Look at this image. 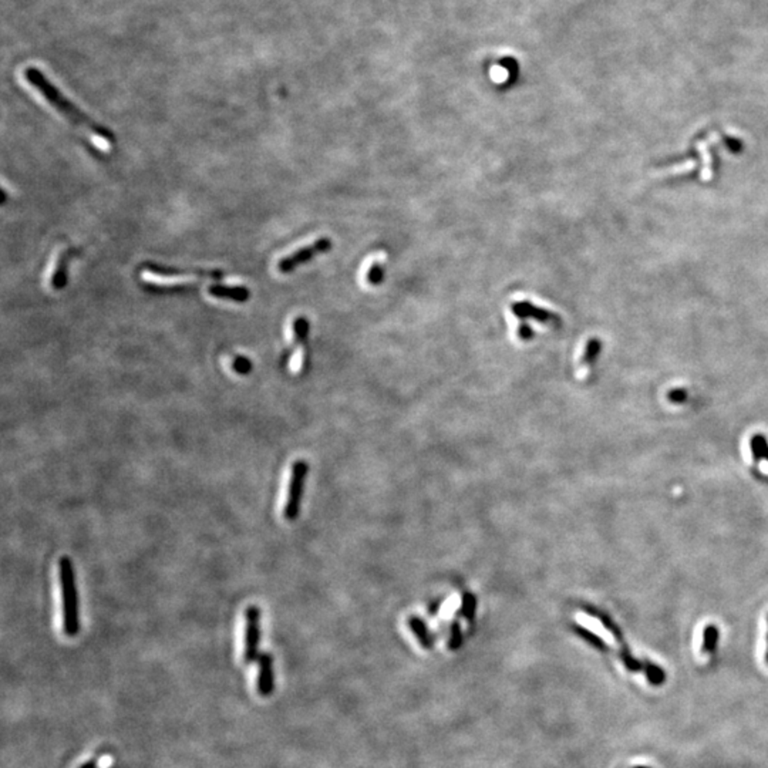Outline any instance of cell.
<instances>
[{
    "label": "cell",
    "instance_id": "obj_1",
    "mask_svg": "<svg viewBox=\"0 0 768 768\" xmlns=\"http://www.w3.org/2000/svg\"><path fill=\"white\" fill-rule=\"evenodd\" d=\"M23 77L51 107H54V110L66 117L76 127L83 129L84 133H87L101 148H110L113 142H115V137L110 133V130L97 124L96 121L87 117L79 107L67 100L66 96L43 74L42 70L28 66L24 69Z\"/></svg>",
    "mask_w": 768,
    "mask_h": 768
},
{
    "label": "cell",
    "instance_id": "obj_2",
    "mask_svg": "<svg viewBox=\"0 0 768 768\" xmlns=\"http://www.w3.org/2000/svg\"><path fill=\"white\" fill-rule=\"evenodd\" d=\"M144 279L148 282L147 288L157 292H171L174 289H191V285L187 282L194 281H206V279H221V270H205V269H171L164 266L147 265L142 270Z\"/></svg>",
    "mask_w": 768,
    "mask_h": 768
},
{
    "label": "cell",
    "instance_id": "obj_3",
    "mask_svg": "<svg viewBox=\"0 0 768 768\" xmlns=\"http://www.w3.org/2000/svg\"><path fill=\"white\" fill-rule=\"evenodd\" d=\"M58 580L61 591V607H63V630L66 636L73 637L80 632L79 598L76 587V573L69 557L58 561Z\"/></svg>",
    "mask_w": 768,
    "mask_h": 768
},
{
    "label": "cell",
    "instance_id": "obj_4",
    "mask_svg": "<svg viewBox=\"0 0 768 768\" xmlns=\"http://www.w3.org/2000/svg\"><path fill=\"white\" fill-rule=\"evenodd\" d=\"M309 473V464L304 459H297L292 466L291 471V480L288 487V496L285 501L284 508V516L288 521H295L299 515L300 503H302V494L304 488V480Z\"/></svg>",
    "mask_w": 768,
    "mask_h": 768
},
{
    "label": "cell",
    "instance_id": "obj_5",
    "mask_svg": "<svg viewBox=\"0 0 768 768\" xmlns=\"http://www.w3.org/2000/svg\"><path fill=\"white\" fill-rule=\"evenodd\" d=\"M259 640H261V610L258 606H248L245 612V646L243 660L245 663H254L259 659Z\"/></svg>",
    "mask_w": 768,
    "mask_h": 768
},
{
    "label": "cell",
    "instance_id": "obj_6",
    "mask_svg": "<svg viewBox=\"0 0 768 768\" xmlns=\"http://www.w3.org/2000/svg\"><path fill=\"white\" fill-rule=\"evenodd\" d=\"M332 250V240L329 238H319L315 242L304 245L303 248H299L297 251L292 252L291 255L282 258L278 262V270L281 273H291L300 265L311 262L315 256L326 254Z\"/></svg>",
    "mask_w": 768,
    "mask_h": 768
},
{
    "label": "cell",
    "instance_id": "obj_7",
    "mask_svg": "<svg viewBox=\"0 0 768 768\" xmlns=\"http://www.w3.org/2000/svg\"><path fill=\"white\" fill-rule=\"evenodd\" d=\"M511 312L514 313V316H516L521 320L534 319L544 326H554V327L561 326V318L557 313L542 309V307H538L528 300H519L512 303Z\"/></svg>",
    "mask_w": 768,
    "mask_h": 768
},
{
    "label": "cell",
    "instance_id": "obj_8",
    "mask_svg": "<svg viewBox=\"0 0 768 768\" xmlns=\"http://www.w3.org/2000/svg\"><path fill=\"white\" fill-rule=\"evenodd\" d=\"M258 660H259V669H258L256 689L262 697H269L275 690L273 657L270 653H262Z\"/></svg>",
    "mask_w": 768,
    "mask_h": 768
},
{
    "label": "cell",
    "instance_id": "obj_9",
    "mask_svg": "<svg viewBox=\"0 0 768 768\" xmlns=\"http://www.w3.org/2000/svg\"><path fill=\"white\" fill-rule=\"evenodd\" d=\"M209 295L217 297V299H224V300H234V302H238V303H243L247 302L251 296L250 291L245 288V286H224V285H212L209 286L208 289Z\"/></svg>",
    "mask_w": 768,
    "mask_h": 768
},
{
    "label": "cell",
    "instance_id": "obj_10",
    "mask_svg": "<svg viewBox=\"0 0 768 768\" xmlns=\"http://www.w3.org/2000/svg\"><path fill=\"white\" fill-rule=\"evenodd\" d=\"M70 254H72V251H66L63 254H60V258L57 259V262L54 265V269H53V273H51V286L54 289L65 288L66 284H67V263H69V259H70Z\"/></svg>",
    "mask_w": 768,
    "mask_h": 768
},
{
    "label": "cell",
    "instance_id": "obj_11",
    "mask_svg": "<svg viewBox=\"0 0 768 768\" xmlns=\"http://www.w3.org/2000/svg\"><path fill=\"white\" fill-rule=\"evenodd\" d=\"M407 623H409V628L411 629L413 635L417 637L421 648L432 649L434 646V639L432 637V635H430L425 623L420 618L411 616V618H409Z\"/></svg>",
    "mask_w": 768,
    "mask_h": 768
},
{
    "label": "cell",
    "instance_id": "obj_12",
    "mask_svg": "<svg viewBox=\"0 0 768 768\" xmlns=\"http://www.w3.org/2000/svg\"><path fill=\"white\" fill-rule=\"evenodd\" d=\"M717 640H719V629L714 625H709L708 628H704L701 653L712 655L717 646Z\"/></svg>",
    "mask_w": 768,
    "mask_h": 768
},
{
    "label": "cell",
    "instance_id": "obj_13",
    "mask_svg": "<svg viewBox=\"0 0 768 768\" xmlns=\"http://www.w3.org/2000/svg\"><path fill=\"white\" fill-rule=\"evenodd\" d=\"M600 349H602V343L599 339H596V337H594V339H591L587 346H585V350H583V354L580 357V363L582 366H591L595 363V360L598 359L599 353H600Z\"/></svg>",
    "mask_w": 768,
    "mask_h": 768
},
{
    "label": "cell",
    "instance_id": "obj_14",
    "mask_svg": "<svg viewBox=\"0 0 768 768\" xmlns=\"http://www.w3.org/2000/svg\"><path fill=\"white\" fill-rule=\"evenodd\" d=\"M475 607H477V598L467 592L464 594L463 596V602H461V607H459V614L463 616L468 623L474 621V616H475Z\"/></svg>",
    "mask_w": 768,
    "mask_h": 768
},
{
    "label": "cell",
    "instance_id": "obj_15",
    "mask_svg": "<svg viewBox=\"0 0 768 768\" xmlns=\"http://www.w3.org/2000/svg\"><path fill=\"white\" fill-rule=\"evenodd\" d=\"M619 646H621L619 655H621V659L623 660L625 667H626L628 670H630V671H642V670L644 669V664L640 663V662H637V660L632 656V653L629 652V649H628V646H626V643H622V644H619Z\"/></svg>",
    "mask_w": 768,
    "mask_h": 768
},
{
    "label": "cell",
    "instance_id": "obj_16",
    "mask_svg": "<svg viewBox=\"0 0 768 768\" xmlns=\"http://www.w3.org/2000/svg\"><path fill=\"white\" fill-rule=\"evenodd\" d=\"M573 630H575L580 637H583L587 642H589L591 644H594V646L598 648L599 651H607V646L602 642V639H600L599 636H596L595 633H592L591 630H588L587 628L576 625V626H573Z\"/></svg>",
    "mask_w": 768,
    "mask_h": 768
},
{
    "label": "cell",
    "instance_id": "obj_17",
    "mask_svg": "<svg viewBox=\"0 0 768 768\" xmlns=\"http://www.w3.org/2000/svg\"><path fill=\"white\" fill-rule=\"evenodd\" d=\"M643 664H644V669H643V670L646 671V678H648V680H649L653 686H659V685H662V683L664 682L666 676H664V671H663L660 667H657V666L653 664V663H648V662H646V663H643Z\"/></svg>",
    "mask_w": 768,
    "mask_h": 768
},
{
    "label": "cell",
    "instance_id": "obj_18",
    "mask_svg": "<svg viewBox=\"0 0 768 768\" xmlns=\"http://www.w3.org/2000/svg\"><path fill=\"white\" fill-rule=\"evenodd\" d=\"M463 632H461V626L458 622H454L451 625V630H450V639H448V649L450 651H458L461 648V644H463Z\"/></svg>",
    "mask_w": 768,
    "mask_h": 768
},
{
    "label": "cell",
    "instance_id": "obj_19",
    "mask_svg": "<svg viewBox=\"0 0 768 768\" xmlns=\"http://www.w3.org/2000/svg\"><path fill=\"white\" fill-rule=\"evenodd\" d=\"M383 278H384V270L382 265L377 262L372 263V266L368 268L366 273V281L375 286V285H380L383 282Z\"/></svg>",
    "mask_w": 768,
    "mask_h": 768
},
{
    "label": "cell",
    "instance_id": "obj_20",
    "mask_svg": "<svg viewBox=\"0 0 768 768\" xmlns=\"http://www.w3.org/2000/svg\"><path fill=\"white\" fill-rule=\"evenodd\" d=\"M232 368H234L235 373L248 375L252 370V363L245 356H236L232 361Z\"/></svg>",
    "mask_w": 768,
    "mask_h": 768
},
{
    "label": "cell",
    "instance_id": "obj_21",
    "mask_svg": "<svg viewBox=\"0 0 768 768\" xmlns=\"http://www.w3.org/2000/svg\"><path fill=\"white\" fill-rule=\"evenodd\" d=\"M667 398H669V402H671L674 405H680V403L687 400V391L685 389H674V390L667 393Z\"/></svg>",
    "mask_w": 768,
    "mask_h": 768
},
{
    "label": "cell",
    "instance_id": "obj_22",
    "mask_svg": "<svg viewBox=\"0 0 768 768\" xmlns=\"http://www.w3.org/2000/svg\"><path fill=\"white\" fill-rule=\"evenodd\" d=\"M516 334H518V337H519V339H521V341L528 342V341H531V339H532V337H534V330H532V329H531V327H530V326H528L527 323H524V322H521V323H519V326H518Z\"/></svg>",
    "mask_w": 768,
    "mask_h": 768
},
{
    "label": "cell",
    "instance_id": "obj_23",
    "mask_svg": "<svg viewBox=\"0 0 768 768\" xmlns=\"http://www.w3.org/2000/svg\"><path fill=\"white\" fill-rule=\"evenodd\" d=\"M97 761H99V758H96V760H93V761H88V762L84 764L81 768H97Z\"/></svg>",
    "mask_w": 768,
    "mask_h": 768
},
{
    "label": "cell",
    "instance_id": "obj_24",
    "mask_svg": "<svg viewBox=\"0 0 768 768\" xmlns=\"http://www.w3.org/2000/svg\"><path fill=\"white\" fill-rule=\"evenodd\" d=\"M767 643H768V635H767ZM765 660L768 663V646H767V655H765Z\"/></svg>",
    "mask_w": 768,
    "mask_h": 768
},
{
    "label": "cell",
    "instance_id": "obj_25",
    "mask_svg": "<svg viewBox=\"0 0 768 768\" xmlns=\"http://www.w3.org/2000/svg\"><path fill=\"white\" fill-rule=\"evenodd\" d=\"M633 768H648V767H633Z\"/></svg>",
    "mask_w": 768,
    "mask_h": 768
}]
</instances>
